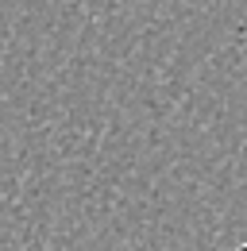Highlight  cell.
Returning <instances> with one entry per match:
<instances>
[{
	"label": "cell",
	"instance_id": "6da1fadb",
	"mask_svg": "<svg viewBox=\"0 0 247 251\" xmlns=\"http://www.w3.org/2000/svg\"><path fill=\"white\" fill-rule=\"evenodd\" d=\"M236 251H247V244H240V248H236Z\"/></svg>",
	"mask_w": 247,
	"mask_h": 251
}]
</instances>
